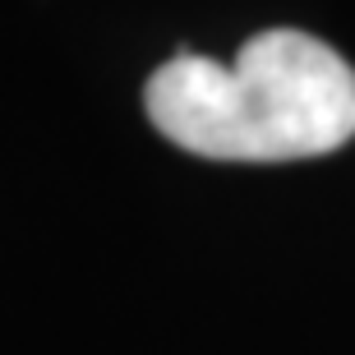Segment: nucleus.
I'll use <instances>...</instances> for the list:
<instances>
[{
  "label": "nucleus",
  "instance_id": "f257e3e1",
  "mask_svg": "<svg viewBox=\"0 0 355 355\" xmlns=\"http://www.w3.org/2000/svg\"><path fill=\"white\" fill-rule=\"evenodd\" d=\"M148 120L212 162H300L355 139V69L300 28H268L236 65L175 51L144 88Z\"/></svg>",
  "mask_w": 355,
  "mask_h": 355
}]
</instances>
